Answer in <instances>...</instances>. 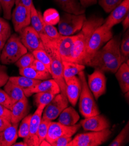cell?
Masks as SVG:
<instances>
[{
    "instance_id": "cell-45",
    "label": "cell",
    "mask_w": 129,
    "mask_h": 146,
    "mask_svg": "<svg viewBox=\"0 0 129 146\" xmlns=\"http://www.w3.org/2000/svg\"><path fill=\"white\" fill-rule=\"evenodd\" d=\"M11 116V111L5 107L0 104V117L5 118L10 122Z\"/></svg>"
},
{
    "instance_id": "cell-23",
    "label": "cell",
    "mask_w": 129,
    "mask_h": 146,
    "mask_svg": "<svg viewBox=\"0 0 129 146\" xmlns=\"http://www.w3.org/2000/svg\"><path fill=\"white\" fill-rule=\"evenodd\" d=\"M120 89L123 93L129 91V65L125 62L122 63L115 73Z\"/></svg>"
},
{
    "instance_id": "cell-46",
    "label": "cell",
    "mask_w": 129,
    "mask_h": 146,
    "mask_svg": "<svg viewBox=\"0 0 129 146\" xmlns=\"http://www.w3.org/2000/svg\"><path fill=\"white\" fill-rule=\"evenodd\" d=\"M31 67L33 68L34 69L40 71V72H49L48 70L46 68V66L43 64L41 62L35 59L33 61V64L31 65Z\"/></svg>"
},
{
    "instance_id": "cell-34",
    "label": "cell",
    "mask_w": 129,
    "mask_h": 146,
    "mask_svg": "<svg viewBox=\"0 0 129 146\" xmlns=\"http://www.w3.org/2000/svg\"><path fill=\"white\" fill-rule=\"evenodd\" d=\"M35 58L32 52H27L22 55L15 62V65L19 68H25L31 66Z\"/></svg>"
},
{
    "instance_id": "cell-28",
    "label": "cell",
    "mask_w": 129,
    "mask_h": 146,
    "mask_svg": "<svg viewBox=\"0 0 129 146\" xmlns=\"http://www.w3.org/2000/svg\"><path fill=\"white\" fill-rule=\"evenodd\" d=\"M19 74L21 76L28 78L40 80H44L52 78V75L49 72H40L31 66L19 69Z\"/></svg>"
},
{
    "instance_id": "cell-17",
    "label": "cell",
    "mask_w": 129,
    "mask_h": 146,
    "mask_svg": "<svg viewBox=\"0 0 129 146\" xmlns=\"http://www.w3.org/2000/svg\"><path fill=\"white\" fill-rule=\"evenodd\" d=\"M76 38L77 35L69 36L61 35L59 38L54 39L63 61H69L71 54Z\"/></svg>"
},
{
    "instance_id": "cell-32",
    "label": "cell",
    "mask_w": 129,
    "mask_h": 146,
    "mask_svg": "<svg viewBox=\"0 0 129 146\" xmlns=\"http://www.w3.org/2000/svg\"><path fill=\"white\" fill-rule=\"evenodd\" d=\"M56 95L49 92H40L35 93L34 96V103L37 107L40 104L48 105Z\"/></svg>"
},
{
    "instance_id": "cell-29",
    "label": "cell",
    "mask_w": 129,
    "mask_h": 146,
    "mask_svg": "<svg viewBox=\"0 0 129 146\" xmlns=\"http://www.w3.org/2000/svg\"><path fill=\"white\" fill-rule=\"evenodd\" d=\"M30 16L31 26L39 35H45L42 23V14L37 10L34 4L32 5L30 9Z\"/></svg>"
},
{
    "instance_id": "cell-36",
    "label": "cell",
    "mask_w": 129,
    "mask_h": 146,
    "mask_svg": "<svg viewBox=\"0 0 129 146\" xmlns=\"http://www.w3.org/2000/svg\"><path fill=\"white\" fill-rule=\"evenodd\" d=\"M11 36V27L8 22L0 18V40L6 42Z\"/></svg>"
},
{
    "instance_id": "cell-8",
    "label": "cell",
    "mask_w": 129,
    "mask_h": 146,
    "mask_svg": "<svg viewBox=\"0 0 129 146\" xmlns=\"http://www.w3.org/2000/svg\"><path fill=\"white\" fill-rule=\"evenodd\" d=\"M112 132L108 128L99 132H91L77 135L67 146H98L105 143Z\"/></svg>"
},
{
    "instance_id": "cell-10",
    "label": "cell",
    "mask_w": 129,
    "mask_h": 146,
    "mask_svg": "<svg viewBox=\"0 0 129 146\" xmlns=\"http://www.w3.org/2000/svg\"><path fill=\"white\" fill-rule=\"evenodd\" d=\"M81 126V125L80 123L67 126L59 122H51L49 126L45 140H46L51 145L52 143L60 137H72L80 129Z\"/></svg>"
},
{
    "instance_id": "cell-12",
    "label": "cell",
    "mask_w": 129,
    "mask_h": 146,
    "mask_svg": "<svg viewBox=\"0 0 129 146\" xmlns=\"http://www.w3.org/2000/svg\"><path fill=\"white\" fill-rule=\"evenodd\" d=\"M45 107L46 106L44 104L39 105L34 114L31 116L30 123L29 133H28V136L24 139V142L26 143L27 146L39 145L37 135L38 129L42 119L43 111Z\"/></svg>"
},
{
    "instance_id": "cell-42",
    "label": "cell",
    "mask_w": 129,
    "mask_h": 146,
    "mask_svg": "<svg viewBox=\"0 0 129 146\" xmlns=\"http://www.w3.org/2000/svg\"><path fill=\"white\" fill-rule=\"evenodd\" d=\"M0 104L10 110L13 105V102L8 94L4 90L1 89H0Z\"/></svg>"
},
{
    "instance_id": "cell-31",
    "label": "cell",
    "mask_w": 129,
    "mask_h": 146,
    "mask_svg": "<svg viewBox=\"0 0 129 146\" xmlns=\"http://www.w3.org/2000/svg\"><path fill=\"white\" fill-rule=\"evenodd\" d=\"M42 18L46 23L54 26L58 24L60 17L57 10L54 8H49L44 12L42 15Z\"/></svg>"
},
{
    "instance_id": "cell-22",
    "label": "cell",
    "mask_w": 129,
    "mask_h": 146,
    "mask_svg": "<svg viewBox=\"0 0 129 146\" xmlns=\"http://www.w3.org/2000/svg\"><path fill=\"white\" fill-rule=\"evenodd\" d=\"M58 122L67 126H73L79 120V115L72 107L65 108L58 116Z\"/></svg>"
},
{
    "instance_id": "cell-9",
    "label": "cell",
    "mask_w": 129,
    "mask_h": 146,
    "mask_svg": "<svg viewBox=\"0 0 129 146\" xmlns=\"http://www.w3.org/2000/svg\"><path fill=\"white\" fill-rule=\"evenodd\" d=\"M68 100L66 96L59 93L56 94L43 111L42 119L49 121L56 119L60 113L68 107Z\"/></svg>"
},
{
    "instance_id": "cell-25",
    "label": "cell",
    "mask_w": 129,
    "mask_h": 146,
    "mask_svg": "<svg viewBox=\"0 0 129 146\" xmlns=\"http://www.w3.org/2000/svg\"><path fill=\"white\" fill-rule=\"evenodd\" d=\"M9 80L20 87L24 92L26 97H28V93L33 87L42 81L30 79L23 76L9 77Z\"/></svg>"
},
{
    "instance_id": "cell-47",
    "label": "cell",
    "mask_w": 129,
    "mask_h": 146,
    "mask_svg": "<svg viewBox=\"0 0 129 146\" xmlns=\"http://www.w3.org/2000/svg\"><path fill=\"white\" fill-rule=\"evenodd\" d=\"M33 0H15V5H21L30 9L33 5Z\"/></svg>"
},
{
    "instance_id": "cell-35",
    "label": "cell",
    "mask_w": 129,
    "mask_h": 146,
    "mask_svg": "<svg viewBox=\"0 0 129 146\" xmlns=\"http://www.w3.org/2000/svg\"><path fill=\"white\" fill-rule=\"evenodd\" d=\"M31 114L27 115L22 120L21 124L18 130V137L21 138H26L29 133L30 123L31 118Z\"/></svg>"
},
{
    "instance_id": "cell-14",
    "label": "cell",
    "mask_w": 129,
    "mask_h": 146,
    "mask_svg": "<svg viewBox=\"0 0 129 146\" xmlns=\"http://www.w3.org/2000/svg\"><path fill=\"white\" fill-rule=\"evenodd\" d=\"M11 18L15 31L20 33L23 29L31 24L30 9L21 5H16Z\"/></svg>"
},
{
    "instance_id": "cell-20",
    "label": "cell",
    "mask_w": 129,
    "mask_h": 146,
    "mask_svg": "<svg viewBox=\"0 0 129 146\" xmlns=\"http://www.w3.org/2000/svg\"><path fill=\"white\" fill-rule=\"evenodd\" d=\"M40 92H49L56 95L60 93L59 86L53 79L42 80L34 86L28 93V97Z\"/></svg>"
},
{
    "instance_id": "cell-6",
    "label": "cell",
    "mask_w": 129,
    "mask_h": 146,
    "mask_svg": "<svg viewBox=\"0 0 129 146\" xmlns=\"http://www.w3.org/2000/svg\"><path fill=\"white\" fill-rule=\"evenodd\" d=\"M27 51L20 37L16 33L13 34L5 42L2 50L1 62L3 65L15 64Z\"/></svg>"
},
{
    "instance_id": "cell-19",
    "label": "cell",
    "mask_w": 129,
    "mask_h": 146,
    "mask_svg": "<svg viewBox=\"0 0 129 146\" xmlns=\"http://www.w3.org/2000/svg\"><path fill=\"white\" fill-rule=\"evenodd\" d=\"M30 110L29 104L27 98L18 101L14 104L11 109V123H19L26 116Z\"/></svg>"
},
{
    "instance_id": "cell-37",
    "label": "cell",
    "mask_w": 129,
    "mask_h": 146,
    "mask_svg": "<svg viewBox=\"0 0 129 146\" xmlns=\"http://www.w3.org/2000/svg\"><path fill=\"white\" fill-rule=\"evenodd\" d=\"M0 4L3 10L4 18L7 20L10 19L12 9L15 4V0H0Z\"/></svg>"
},
{
    "instance_id": "cell-48",
    "label": "cell",
    "mask_w": 129,
    "mask_h": 146,
    "mask_svg": "<svg viewBox=\"0 0 129 146\" xmlns=\"http://www.w3.org/2000/svg\"><path fill=\"white\" fill-rule=\"evenodd\" d=\"M11 122L7 119L0 117V132L11 125Z\"/></svg>"
},
{
    "instance_id": "cell-18",
    "label": "cell",
    "mask_w": 129,
    "mask_h": 146,
    "mask_svg": "<svg viewBox=\"0 0 129 146\" xmlns=\"http://www.w3.org/2000/svg\"><path fill=\"white\" fill-rule=\"evenodd\" d=\"M66 96L69 103L75 106L81 91V82L76 76L71 78L65 82Z\"/></svg>"
},
{
    "instance_id": "cell-38",
    "label": "cell",
    "mask_w": 129,
    "mask_h": 146,
    "mask_svg": "<svg viewBox=\"0 0 129 146\" xmlns=\"http://www.w3.org/2000/svg\"><path fill=\"white\" fill-rule=\"evenodd\" d=\"M51 122L52 121L44 120L42 119H41V123L38 129V132H37V135H38L39 144L42 141L45 140L46 136L48 133L49 126Z\"/></svg>"
},
{
    "instance_id": "cell-41",
    "label": "cell",
    "mask_w": 129,
    "mask_h": 146,
    "mask_svg": "<svg viewBox=\"0 0 129 146\" xmlns=\"http://www.w3.org/2000/svg\"><path fill=\"white\" fill-rule=\"evenodd\" d=\"M43 26H44V31L45 35L50 38L56 39L59 38L61 35L59 33L57 29L53 25L46 23L44 20L42 21Z\"/></svg>"
},
{
    "instance_id": "cell-40",
    "label": "cell",
    "mask_w": 129,
    "mask_h": 146,
    "mask_svg": "<svg viewBox=\"0 0 129 146\" xmlns=\"http://www.w3.org/2000/svg\"><path fill=\"white\" fill-rule=\"evenodd\" d=\"M123 0H99V4L107 13L111 12Z\"/></svg>"
},
{
    "instance_id": "cell-26",
    "label": "cell",
    "mask_w": 129,
    "mask_h": 146,
    "mask_svg": "<svg viewBox=\"0 0 129 146\" xmlns=\"http://www.w3.org/2000/svg\"><path fill=\"white\" fill-rule=\"evenodd\" d=\"M4 91L10 97L13 104L18 101L27 98L20 87L9 80L4 86Z\"/></svg>"
},
{
    "instance_id": "cell-3",
    "label": "cell",
    "mask_w": 129,
    "mask_h": 146,
    "mask_svg": "<svg viewBox=\"0 0 129 146\" xmlns=\"http://www.w3.org/2000/svg\"><path fill=\"white\" fill-rule=\"evenodd\" d=\"M39 35L44 44V50L50 58L52 78L58 84L60 93L66 96V83L63 76V61L55 40L49 38L45 35Z\"/></svg>"
},
{
    "instance_id": "cell-2",
    "label": "cell",
    "mask_w": 129,
    "mask_h": 146,
    "mask_svg": "<svg viewBox=\"0 0 129 146\" xmlns=\"http://www.w3.org/2000/svg\"><path fill=\"white\" fill-rule=\"evenodd\" d=\"M104 22L103 18L92 17L87 19L74 41L69 62L83 65V60L89 40L96 29Z\"/></svg>"
},
{
    "instance_id": "cell-52",
    "label": "cell",
    "mask_w": 129,
    "mask_h": 146,
    "mask_svg": "<svg viewBox=\"0 0 129 146\" xmlns=\"http://www.w3.org/2000/svg\"><path fill=\"white\" fill-rule=\"evenodd\" d=\"M12 145L13 146H27L26 143L23 142H19V143H15Z\"/></svg>"
},
{
    "instance_id": "cell-11",
    "label": "cell",
    "mask_w": 129,
    "mask_h": 146,
    "mask_svg": "<svg viewBox=\"0 0 129 146\" xmlns=\"http://www.w3.org/2000/svg\"><path fill=\"white\" fill-rule=\"evenodd\" d=\"M20 38L24 47L33 52L38 50H44V46L39 34L32 26H27L20 33Z\"/></svg>"
},
{
    "instance_id": "cell-16",
    "label": "cell",
    "mask_w": 129,
    "mask_h": 146,
    "mask_svg": "<svg viewBox=\"0 0 129 146\" xmlns=\"http://www.w3.org/2000/svg\"><path fill=\"white\" fill-rule=\"evenodd\" d=\"M80 124L85 131L91 132H99L110 126V123L105 116L100 114L85 118L81 121Z\"/></svg>"
},
{
    "instance_id": "cell-13",
    "label": "cell",
    "mask_w": 129,
    "mask_h": 146,
    "mask_svg": "<svg viewBox=\"0 0 129 146\" xmlns=\"http://www.w3.org/2000/svg\"><path fill=\"white\" fill-rule=\"evenodd\" d=\"M107 80L104 72L95 69L92 74L88 75V85L95 99L105 94L106 92Z\"/></svg>"
},
{
    "instance_id": "cell-27",
    "label": "cell",
    "mask_w": 129,
    "mask_h": 146,
    "mask_svg": "<svg viewBox=\"0 0 129 146\" xmlns=\"http://www.w3.org/2000/svg\"><path fill=\"white\" fill-rule=\"evenodd\" d=\"M63 76L65 82L71 78H73L81 71L84 70L85 69V65L69 62V61H63Z\"/></svg>"
},
{
    "instance_id": "cell-43",
    "label": "cell",
    "mask_w": 129,
    "mask_h": 146,
    "mask_svg": "<svg viewBox=\"0 0 129 146\" xmlns=\"http://www.w3.org/2000/svg\"><path fill=\"white\" fill-rule=\"evenodd\" d=\"M9 76L7 73V68L4 65H0V87L4 86L9 80Z\"/></svg>"
},
{
    "instance_id": "cell-1",
    "label": "cell",
    "mask_w": 129,
    "mask_h": 146,
    "mask_svg": "<svg viewBox=\"0 0 129 146\" xmlns=\"http://www.w3.org/2000/svg\"><path fill=\"white\" fill-rule=\"evenodd\" d=\"M120 36L112 37L94 55L87 66L103 72L115 74L122 63L126 60L120 51Z\"/></svg>"
},
{
    "instance_id": "cell-33",
    "label": "cell",
    "mask_w": 129,
    "mask_h": 146,
    "mask_svg": "<svg viewBox=\"0 0 129 146\" xmlns=\"http://www.w3.org/2000/svg\"><path fill=\"white\" fill-rule=\"evenodd\" d=\"M35 59L44 64L50 74V60L45 50H38L32 52Z\"/></svg>"
},
{
    "instance_id": "cell-51",
    "label": "cell",
    "mask_w": 129,
    "mask_h": 146,
    "mask_svg": "<svg viewBox=\"0 0 129 146\" xmlns=\"http://www.w3.org/2000/svg\"><path fill=\"white\" fill-rule=\"evenodd\" d=\"M5 42L2 40H0V62H1V52H2V50L4 47V46L5 44Z\"/></svg>"
},
{
    "instance_id": "cell-21",
    "label": "cell",
    "mask_w": 129,
    "mask_h": 146,
    "mask_svg": "<svg viewBox=\"0 0 129 146\" xmlns=\"http://www.w3.org/2000/svg\"><path fill=\"white\" fill-rule=\"evenodd\" d=\"M19 123H12L10 126L0 132V146H10L16 143L18 137Z\"/></svg>"
},
{
    "instance_id": "cell-24",
    "label": "cell",
    "mask_w": 129,
    "mask_h": 146,
    "mask_svg": "<svg viewBox=\"0 0 129 146\" xmlns=\"http://www.w3.org/2000/svg\"><path fill=\"white\" fill-rule=\"evenodd\" d=\"M56 3L65 12L75 15L84 13L83 8L78 0H54Z\"/></svg>"
},
{
    "instance_id": "cell-53",
    "label": "cell",
    "mask_w": 129,
    "mask_h": 146,
    "mask_svg": "<svg viewBox=\"0 0 129 146\" xmlns=\"http://www.w3.org/2000/svg\"><path fill=\"white\" fill-rule=\"evenodd\" d=\"M1 4H0V12H1Z\"/></svg>"
},
{
    "instance_id": "cell-15",
    "label": "cell",
    "mask_w": 129,
    "mask_h": 146,
    "mask_svg": "<svg viewBox=\"0 0 129 146\" xmlns=\"http://www.w3.org/2000/svg\"><path fill=\"white\" fill-rule=\"evenodd\" d=\"M129 13V0L123 1L111 12L104 25L108 29L112 28L119 23L122 22Z\"/></svg>"
},
{
    "instance_id": "cell-44",
    "label": "cell",
    "mask_w": 129,
    "mask_h": 146,
    "mask_svg": "<svg viewBox=\"0 0 129 146\" xmlns=\"http://www.w3.org/2000/svg\"><path fill=\"white\" fill-rule=\"evenodd\" d=\"M72 140L71 137H60L57 139L51 144L52 146H67L68 144Z\"/></svg>"
},
{
    "instance_id": "cell-5",
    "label": "cell",
    "mask_w": 129,
    "mask_h": 146,
    "mask_svg": "<svg viewBox=\"0 0 129 146\" xmlns=\"http://www.w3.org/2000/svg\"><path fill=\"white\" fill-rule=\"evenodd\" d=\"M79 78L81 82V91L79 95V111L84 118L100 114L98 107L95 102L94 97L89 88L86 80L84 71L79 73Z\"/></svg>"
},
{
    "instance_id": "cell-39",
    "label": "cell",
    "mask_w": 129,
    "mask_h": 146,
    "mask_svg": "<svg viewBox=\"0 0 129 146\" xmlns=\"http://www.w3.org/2000/svg\"><path fill=\"white\" fill-rule=\"evenodd\" d=\"M120 51L122 56L127 60L129 56V31L128 29L120 41Z\"/></svg>"
},
{
    "instance_id": "cell-50",
    "label": "cell",
    "mask_w": 129,
    "mask_h": 146,
    "mask_svg": "<svg viewBox=\"0 0 129 146\" xmlns=\"http://www.w3.org/2000/svg\"><path fill=\"white\" fill-rule=\"evenodd\" d=\"M122 22V26L123 27V30L125 31L126 30H127L129 27V13L127 15L125 18L123 20Z\"/></svg>"
},
{
    "instance_id": "cell-4",
    "label": "cell",
    "mask_w": 129,
    "mask_h": 146,
    "mask_svg": "<svg viewBox=\"0 0 129 146\" xmlns=\"http://www.w3.org/2000/svg\"><path fill=\"white\" fill-rule=\"evenodd\" d=\"M113 37L112 29H108L104 24L97 27L91 35L83 60V65H88L94 55Z\"/></svg>"
},
{
    "instance_id": "cell-7",
    "label": "cell",
    "mask_w": 129,
    "mask_h": 146,
    "mask_svg": "<svg viewBox=\"0 0 129 146\" xmlns=\"http://www.w3.org/2000/svg\"><path fill=\"white\" fill-rule=\"evenodd\" d=\"M87 20L84 13L75 15L64 13L58 23L59 33L60 35L69 36L79 32Z\"/></svg>"
},
{
    "instance_id": "cell-30",
    "label": "cell",
    "mask_w": 129,
    "mask_h": 146,
    "mask_svg": "<svg viewBox=\"0 0 129 146\" xmlns=\"http://www.w3.org/2000/svg\"><path fill=\"white\" fill-rule=\"evenodd\" d=\"M129 136V122L122 129L118 136L108 145L109 146H121L128 141Z\"/></svg>"
},
{
    "instance_id": "cell-49",
    "label": "cell",
    "mask_w": 129,
    "mask_h": 146,
    "mask_svg": "<svg viewBox=\"0 0 129 146\" xmlns=\"http://www.w3.org/2000/svg\"><path fill=\"white\" fill-rule=\"evenodd\" d=\"M79 3L83 8H86L96 4L97 0H79Z\"/></svg>"
}]
</instances>
